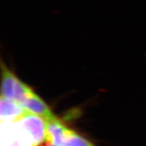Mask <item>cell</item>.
Returning a JSON list of instances; mask_svg holds the SVG:
<instances>
[{"label":"cell","mask_w":146,"mask_h":146,"mask_svg":"<svg viewBox=\"0 0 146 146\" xmlns=\"http://www.w3.org/2000/svg\"><path fill=\"white\" fill-rule=\"evenodd\" d=\"M1 96L14 101L26 110L38 115L45 121L57 118L46 102L31 87L17 77L3 62L1 64Z\"/></svg>","instance_id":"cell-1"},{"label":"cell","mask_w":146,"mask_h":146,"mask_svg":"<svg viewBox=\"0 0 146 146\" xmlns=\"http://www.w3.org/2000/svg\"><path fill=\"white\" fill-rule=\"evenodd\" d=\"M1 122V146H39L46 142V121L28 113L14 121Z\"/></svg>","instance_id":"cell-2"},{"label":"cell","mask_w":146,"mask_h":146,"mask_svg":"<svg viewBox=\"0 0 146 146\" xmlns=\"http://www.w3.org/2000/svg\"><path fill=\"white\" fill-rule=\"evenodd\" d=\"M46 142L54 146H96L64 125L58 117L46 121Z\"/></svg>","instance_id":"cell-3"},{"label":"cell","mask_w":146,"mask_h":146,"mask_svg":"<svg viewBox=\"0 0 146 146\" xmlns=\"http://www.w3.org/2000/svg\"><path fill=\"white\" fill-rule=\"evenodd\" d=\"M28 113V110L20 104L9 98L1 96L0 100V121H14L22 117Z\"/></svg>","instance_id":"cell-4"},{"label":"cell","mask_w":146,"mask_h":146,"mask_svg":"<svg viewBox=\"0 0 146 146\" xmlns=\"http://www.w3.org/2000/svg\"><path fill=\"white\" fill-rule=\"evenodd\" d=\"M46 146H54V145H47Z\"/></svg>","instance_id":"cell-5"}]
</instances>
